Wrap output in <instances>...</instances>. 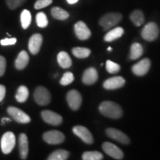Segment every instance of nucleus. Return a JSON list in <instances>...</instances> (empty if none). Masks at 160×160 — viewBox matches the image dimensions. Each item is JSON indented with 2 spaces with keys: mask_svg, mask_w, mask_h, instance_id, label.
Returning a JSON list of instances; mask_svg holds the SVG:
<instances>
[{
  "mask_svg": "<svg viewBox=\"0 0 160 160\" xmlns=\"http://www.w3.org/2000/svg\"><path fill=\"white\" fill-rule=\"evenodd\" d=\"M99 110L102 114L111 119H117L122 117L123 111L120 105L111 101H105L100 104Z\"/></svg>",
  "mask_w": 160,
  "mask_h": 160,
  "instance_id": "f257e3e1",
  "label": "nucleus"
},
{
  "mask_svg": "<svg viewBox=\"0 0 160 160\" xmlns=\"http://www.w3.org/2000/svg\"><path fill=\"white\" fill-rule=\"evenodd\" d=\"M122 19V15L119 13H109L103 16L99 20V25L105 31H108L117 25Z\"/></svg>",
  "mask_w": 160,
  "mask_h": 160,
  "instance_id": "f03ea898",
  "label": "nucleus"
},
{
  "mask_svg": "<svg viewBox=\"0 0 160 160\" xmlns=\"http://www.w3.org/2000/svg\"><path fill=\"white\" fill-rule=\"evenodd\" d=\"M35 102L39 105L45 106L51 102V95L48 90L43 86H39L36 88L33 93Z\"/></svg>",
  "mask_w": 160,
  "mask_h": 160,
  "instance_id": "7ed1b4c3",
  "label": "nucleus"
},
{
  "mask_svg": "<svg viewBox=\"0 0 160 160\" xmlns=\"http://www.w3.org/2000/svg\"><path fill=\"white\" fill-rule=\"evenodd\" d=\"M16 145V137L11 131L6 132L1 139V149L3 153L8 154L13 151Z\"/></svg>",
  "mask_w": 160,
  "mask_h": 160,
  "instance_id": "20e7f679",
  "label": "nucleus"
},
{
  "mask_svg": "<svg viewBox=\"0 0 160 160\" xmlns=\"http://www.w3.org/2000/svg\"><path fill=\"white\" fill-rule=\"evenodd\" d=\"M159 33L158 25L155 22H149L143 28L141 35L148 42H153L157 39Z\"/></svg>",
  "mask_w": 160,
  "mask_h": 160,
  "instance_id": "39448f33",
  "label": "nucleus"
},
{
  "mask_svg": "<svg viewBox=\"0 0 160 160\" xmlns=\"http://www.w3.org/2000/svg\"><path fill=\"white\" fill-rule=\"evenodd\" d=\"M7 111L8 113L12 117V119L19 123L27 124L29 123L31 120V117L25 112L22 111L21 109L18 108L10 106L8 108Z\"/></svg>",
  "mask_w": 160,
  "mask_h": 160,
  "instance_id": "423d86ee",
  "label": "nucleus"
},
{
  "mask_svg": "<svg viewBox=\"0 0 160 160\" xmlns=\"http://www.w3.org/2000/svg\"><path fill=\"white\" fill-rule=\"evenodd\" d=\"M42 137L44 141L50 145H59L62 143L65 139V135L62 132L57 130L45 132Z\"/></svg>",
  "mask_w": 160,
  "mask_h": 160,
  "instance_id": "0eeeda50",
  "label": "nucleus"
},
{
  "mask_svg": "<svg viewBox=\"0 0 160 160\" xmlns=\"http://www.w3.org/2000/svg\"><path fill=\"white\" fill-rule=\"evenodd\" d=\"M66 99L71 110L73 111L79 110L82 102V97L79 91L77 90H71L68 93Z\"/></svg>",
  "mask_w": 160,
  "mask_h": 160,
  "instance_id": "6e6552de",
  "label": "nucleus"
},
{
  "mask_svg": "<svg viewBox=\"0 0 160 160\" xmlns=\"http://www.w3.org/2000/svg\"><path fill=\"white\" fill-rule=\"evenodd\" d=\"M73 132L76 136L80 138L86 144L91 145V144L93 143L94 139H93V136H92L91 132L86 127H84V126L82 125L74 126L73 128Z\"/></svg>",
  "mask_w": 160,
  "mask_h": 160,
  "instance_id": "1a4fd4ad",
  "label": "nucleus"
},
{
  "mask_svg": "<svg viewBox=\"0 0 160 160\" xmlns=\"http://www.w3.org/2000/svg\"><path fill=\"white\" fill-rule=\"evenodd\" d=\"M102 148L103 151L105 152V153H107L108 155L110 157L113 158L115 159H122L124 157V153L119 148V147H117V145H115L114 144L108 142H105L102 144Z\"/></svg>",
  "mask_w": 160,
  "mask_h": 160,
  "instance_id": "9d476101",
  "label": "nucleus"
},
{
  "mask_svg": "<svg viewBox=\"0 0 160 160\" xmlns=\"http://www.w3.org/2000/svg\"><path fill=\"white\" fill-rule=\"evenodd\" d=\"M41 116L46 123L50 124L51 125L58 126L62 123V116L58 114L56 112L50 111V110H45V111H42Z\"/></svg>",
  "mask_w": 160,
  "mask_h": 160,
  "instance_id": "9b49d317",
  "label": "nucleus"
},
{
  "mask_svg": "<svg viewBox=\"0 0 160 160\" xmlns=\"http://www.w3.org/2000/svg\"><path fill=\"white\" fill-rule=\"evenodd\" d=\"M106 134L108 137H109L111 139L116 140V141L119 142L123 144V145H128L130 143V139L125 133H124L122 131H119V130L113 128H108L105 131Z\"/></svg>",
  "mask_w": 160,
  "mask_h": 160,
  "instance_id": "f8f14e48",
  "label": "nucleus"
},
{
  "mask_svg": "<svg viewBox=\"0 0 160 160\" xmlns=\"http://www.w3.org/2000/svg\"><path fill=\"white\" fill-rule=\"evenodd\" d=\"M75 34L80 40H87L91 36V31L82 21H79L74 25Z\"/></svg>",
  "mask_w": 160,
  "mask_h": 160,
  "instance_id": "ddd939ff",
  "label": "nucleus"
},
{
  "mask_svg": "<svg viewBox=\"0 0 160 160\" xmlns=\"http://www.w3.org/2000/svg\"><path fill=\"white\" fill-rule=\"evenodd\" d=\"M151 65V60L146 58V59L141 60L139 62L135 64L132 67V71L135 75L139 76V77H142L149 71Z\"/></svg>",
  "mask_w": 160,
  "mask_h": 160,
  "instance_id": "4468645a",
  "label": "nucleus"
},
{
  "mask_svg": "<svg viewBox=\"0 0 160 160\" xmlns=\"http://www.w3.org/2000/svg\"><path fill=\"white\" fill-rule=\"evenodd\" d=\"M43 37L40 33H35L30 38L28 42V49L33 55L39 53L42 45Z\"/></svg>",
  "mask_w": 160,
  "mask_h": 160,
  "instance_id": "2eb2a0df",
  "label": "nucleus"
},
{
  "mask_svg": "<svg viewBox=\"0 0 160 160\" xmlns=\"http://www.w3.org/2000/svg\"><path fill=\"white\" fill-rule=\"evenodd\" d=\"M125 84V79L122 77H114L106 79L103 83V88L106 90H116L122 88Z\"/></svg>",
  "mask_w": 160,
  "mask_h": 160,
  "instance_id": "dca6fc26",
  "label": "nucleus"
},
{
  "mask_svg": "<svg viewBox=\"0 0 160 160\" xmlns=\"http://www.w3.org/2000/svg\"><path fill=\"white\" fill-rule=\"evenodd\" d=\"M98 79V72L94 68H88L82 75V82L86 85H91L97 82Z\"/></svg>",
  "mask_w": 160,
  "mask_h": 160,
  "instance_id": "f3484780",
  "label": "nucleus"
},
{
  "mask_svg": "<svg viewBox=\"0 0 160 160\" xmlns=\"http://www.w3.org/2000/svg\"><path fill=\"white\" fill-rule=\"evenodd\" d=\"M19 155L22 159H26L28 155L29 143L28 137L25 133H21L19 137Z\"/></svg>",
  "mask_w": 160,
  "mask_h": 160,
  "instance_id": "a211bd4d",
  "label": "nucleus"
},
{
  "mask_svg": "<svg viewBox=\"0 0 160 160\" xmlns=\"http://www.w3.org/2000/svg\"><path fill=\"white\" fill-rule=\"evenodd\" d=\"M29 62L28 53L25 51H22L18 54L15 60V67L17 70L25 69Z\"/></svg>",
  "mask_w": 160,
  "mask_h": 160,
  "instance_id": "6ab92c4d",
  "label": "nucleus"
},
{
  "mask_svg": "<svg viewBox=\"0 0 160 160\" xmlns=\"http://www.w3.org/2000/svg\"><path fill=\"white\" fill-rule=\"evenodd\" d=\"M57 62L62 68H69L72 65V60L67 52L61 51L57 55Z\"/></svg>",
  "mask_w": 160,
  "mask_h": 160,
  "instance_id": "aec40b11",
  "label": "nucleus"
},
{
  "mask_svg": "<svg viewBox=\"0 0 160 160\" xmlns=\"http://www.w3.org/2000/svg\"><path fill=\"white\" fill-rule=\"evenodd\" d=\"M124 33V29L121 27H117L111 30V31L108 32L106 33L105 37H104V40L108 42H113L114 40L119 39L123 35Z\"/></svg>",
  "mask_w": 160,
  "mask_h": 160,
  "instance_id": "412c9836",
  "label": "nucleus"
},
{
  "mask_svg": "<svg viewBox=\"0 0 160 160\" xmlns=\"http://www.w3.org/2000/svg\"><path fill=\"white\" fill-rule=\"evenodd\" d=\"M143 47L141 44L135 42L132 44L130 51V59L132 60L138 59L143 54Z\"/></svg>",
  "mask_w": 160,
  "mask_h": 160,
  "instance_id": "4be33fe9",
  "label": "nucleus"
},
{
  "mask_svg": "<svg viewBox=\"0 0 160 160\" xmlns=\"http://www.w3.org/2000/svg\"><path fill=\"white\" fill-rule=\"evenodd\" d=\"M29 97V91L28 88L25 85L19 86V88L17 89V93H16L15 98L17 101L19 103H23L26 102L28 98Z\"/></svg>",
  "mask_w": 160,
  "mask_h": 160,
  "instance_id": "5701e85b",
  "label": "nucleus"
},
{
  "mask_svg": "<svg viewBox=\"0 0 160 160\" xmlns=\"http://www.w3.org/2000/svg\"><path fill=\"white\" fill-rule=\"evenodd\" d=\"M130 19L132 21V22L136 26L139 27L141 26L145 22V16H144L143 12L140 10H136L133 12H132Z\"/></svg>",
  "mask_w": 160,
  "mask_h": 160,
  "instance_id": "b1692460",
  "label": "nucleus"
},
{
  "mask_svg": "<svg viewBox=\"0 0 160 160\" xmlns=\"http://www.w3.org/2000/svg\"><path fill=\"white\" fill-rule=\"evenodd\" d=\"M69 152L63 149L56 150L52 152L49 157H48V160H66L68 159Z\"/></svg>",
  "mask_w": 160,
  "mask_h": 160,
  "instance_id": "393cba45",
  "label": "nucleus"
},
{
  "mask_svg": "<svg viewBox=\"0 0 160 160\" xmlns=\"http://www.w3.org/2000/svg\"><path fill=\"white\" fill-rule=\"evenodd\" d=\"M51 15L58 20H65L69 17V13L59 7H54L51 9Z\"/></svg>",
  "mask_w": 160,
  "mask_h": 160,
  "instance_id": "a878e982",
  "label": "nucleus"
},
{
  "mask_svg": "<svg viewBox=\"0 0 160 160\" xmlns=\"http://www.w3.org/2000/svg\"><path fill=\"white\" fill-rule=\"evenodd\" d=\"M32 17L31 13L28 10H23L20 16V21L23 29H27L31 23Z\"/></svg>",
  "mask_w": 160,
  "mask_h": 160,
  "instance_id": "bb28decb",
  "label": "nucleus"
},
{
  "mask_svg": "<svg viewBox=\"0 0 160 160\" xmlns=\"http://www.w3.org/2000/svg\"><path fill=\"white\" fill-rule=\"evenodd\" d=\"M72 53L77 58L85 59V58H88L91 55V51L89 48H86L76 47L72 49Z\"/></svg>",
  "mask_w": 160,
  "mask_h": 160,
  "instance_id": "cd10ccee",
  "label": "nucleus"
},
{
  "mask_svg": "<svg viewBox=\"0 0 160 160\" xmlns=\"http://www.w3.org/2000/svg\"><path fill=\"white\" fill-rule=\"evenodd\" d=\"M83 160H102L104 159L102 153L99 151H86L82 154Z\"/></svg>",
  "mask_w": 160,
  "mask_h": 160,
  "instance_id": "c85d7f7f",
  "label": "nucleus"
},
{
  "mask_svg": "<svg viewBox=\"0 0 160 160\" xmlns=\"http://www.w3.org/2000/svg\"><path fill=\"white\" fill-rule=\"evenodd\" d=\"M36 21H37L38 27L42 28H46L48 25V20L47 16L43 12H39L37 13L36 16Z\"/></svg>",
  "mask_w": 160,
  "mask_h": 160,
  "instance_id": "c756f323",
  "label": "nucleus"
},
{
  "mask_svg": "<svg viewBox=\"0 0 160 160\" xmlns=\"http://www.w3.org/2000/svg\"><path fill=\"white\" fill-rule=\"evenodd\" d=\"M121 67L119 64L112 62L111 60H107L106 62V70L109 73H117L120 71Z\"/></svg>",
  "mask_w": 160,
  "mask_h": 160,
  "instance_id": "7c9ffc66",
  "label": "nucleus"
},
{
  "mask_svg": "<svg viewBox=\"0 0 160 160\" xmlns=\"http://www.w3.org/2000/svg\"><path fill=\"white\" fill-rule=\"evenodd\" d=\"M73 81H74V76L73 73L71 72H66L63 74L59 83L62 86H66L71 84Z\"/></svg>",
  "mask_w": 160,
  "mask_h": 160,
  "instance_id": "2f4dec72",
  "label": "nucleus"
},
{
  "mask_svg": "<svg viewBox=\"0 0 160 160\" xmlns=\"http://www.w3.org/2000/svg\"><path fill=\"white\" fill-rule=\"evenodd\" d=\"M27 0H6V4L11 10H15L22 6Z\"/></svg>",
  "mask_w": 160,
  "mask_h": 160,
  "instance_id": "473e14b6",
  "label": "nucleus"
},
{
  "mask_svg": "<svg viewBox=\"0 0 160 160\" xmlns=\"http://www.w3.org/2000/svg\"><path fill=\"white\" fill-rule=\"evenodd\" d=\"M53 2V0H37L34 4V8L37 10L44 8L51 5Z\"/></svg>",
  "mask_w": 160,
  "mask_h": 160,
  "instance_id": "72a5a7b5",
  "label": "nucleus"
},
{
  "mask_svg": "<svg viewBox=\"0 0 160 160\" xmlns=\"http://www.w3.org/2000/svg\"><path fill=\"white\" fill-rule=\"evenodd\" d=\"M17 38L13 37V38H5L0 40V44L2 46H8V45H13L17 43Z\"/></svg>",
  "mask_w": 160,
  "mask_h": 160,
  "instance_id": "f704fd0d",
  "label": "nucleus"
},
{
  "mask_svg": "<svg viewBox=\"0 0 160 160\" xmlns=\"http://www.w3.org/2000/svg\"><path fill=\"white\" fill-rule=\"evenodd\" d=\"M6 70V59L3 56L0 55V77L5 74Z\"/></svg>",
  "mask_w": 160,
  "mask_h": 160,
  "instance_id": "c9c22d12",
  "label": "nucleus"
},
{
  "mask_svg": "<svg viewBox=\"0 0 160 160\" xmlns=\"http://www.w3.org/2000/svg\"><path fill=\"white\" fill-rule=\"evenodd\" d=\"M6 94V88L3 85H0V102L4 99Z\"/></svg>",
  "mask_w": 160,
  "mask_h": 160,
  "instance_id": "e433bc0d",
  "label": "nucleus"
},
{
  "mask_svg": "<svg viewBox=\"0 0 160 160\" xmlns=\"http://www.w3.org/2000/svg\"><path fill=\"white\" fill-rule=\"evenodd\" d=\"M11 119L8 117L2 118V125H4V123H5V122H11Z\"/></svg>",
  "mask_w": 160,
  "mask_h": 160,
  "instance_id": "4c0bfd02",
  "label": "nucleus"
},
{
  "mask_svg": "<svg viewBox=\"0 0 160 160\" xmlns=\"http://www.w3.org/2000/svg\"><path fill=\"white\" fill-rule=\"evenodd\" d=\"M79 0H67V2H68L70 5H73V4H76Z\"/></svg>",
  "mask_w": 160,
  "mask_h": 160,
  "instance_id": "58836bf2",
  "label": "nucleus"
},
{
  "mask_svg": "<svg viewBox=\"0 0 160 160\" xmlns=\"http://www.w3.org/2000/svg\"><path fill=\"white\" fill-rule=\"evenodd\" d=\"M108 51H112V48H111V47L108 48Z\"/></svg>",
  "mask_w": 160,
  "mask_h": 160,
  "instance_id": "ea45409f",
  "label": "nucleus"
}]
</instances>
